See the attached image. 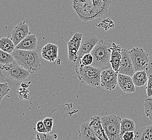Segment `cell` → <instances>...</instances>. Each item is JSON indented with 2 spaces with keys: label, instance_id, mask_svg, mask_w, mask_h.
Here are the masks:
<instances>
[{
  "label": "cell",
  "instance_id": "obj_32",
  "mask_svg": "<svg viewBox=\"0 0 152 140\" xmlns=\"http://www.w3.org/2000/svg\"><path fill=\"white\" fill-rule=\"evenodd\" d=\"M135 137L134 131H127L122 136L123 140H134Z\"/></svg>",
  "mask_w": 152,
  "mask_h": 140
},
{
  "label": "cell",
  "instance_id": "obj_9",
  "mask_svg": "<svg viewBox=\"0 0 152 140\" xmlns=\"http://www.w3.org/2000/svg\"><path fill=\"white\" fill-rule=\"evenodd\" d=\"M99 41V38L92 33L88 32L83 34L80 47L78 53V61L85 54L90 53Z\"/></svg>",
  "mask_w": 152,
  "mask_h": 140
},
{
  "label": "cell",
  "instance_id": "obj_6",
  "mask_svg": "<svg viewBox=\"0 0 152 140\" xmlns=\"http://www.w3.org/2000/svg\"><path fill=\"white\" fill-rule=\"evenodd\" d=\"M120 117L112 114L101 117L102 128L109 140H120L121 136V122Z\"/></svg>",
  "mask_w": 152,
  "mask_h": 140
},
{
  "label": "cell",
  "instance_id": "obj_23",
  "mask_svg": "<svg viewBox=\"0 0 152 140\" xmlns=\"http://www.w3.org/2000/svg\"><path fill=\"white\" fill-rule=\"evenodd\" d=\"M135 140H149V125L142 127L137 131Z\"/></svg>",
  "mask_w": 152,
  "mask_h": 140
},
{
  "label": "cell",
  "instance_id": "obj_18",
  "mask_svg": "<svg viewBox=\"0 0 152 140\" xmlns=\"http://www.w3.org/2000/svg\"><path fill=\"white\" fill-rule=\"evenodd\" d=\"M78 134L79 140H99L88 122L82 123L79 128Z\"/></svg>",
  "mask_w": 152,
  "mask_h": 140
},
{
  "label": "cell",
  "instance_id": "obj_17",
  "mask_svg": "<svg viewBox=\"0 0 152 140\" xmlns=\"http://www.w3.org/2000/svg\"><path fill=\"white\" fill-rule=\"evenodd\" d=\"M38 44L36 36L30 34L16 47V49L26 51H36Z\"/></svg>",
  "mask_w": 152,
  "mask_h": 140
},
{
  "label": "cell",
  "instance_id": "obj_24",
  "mask_svg": "<svg viewBox=\"0 0 152 140\" xmlns=\"http://www.w3.org/2000/svg\"><path fill=\"white\" fill-rule=\"evenodd\" d=\"M145 113L146 117L152 122V99L147 98L144 103Z\"/></svg>",
  "mask_w": 152,
  "mask_h": 140
},
{
  "label": "cell",
  "instance_id": "obj_20",
  "mask_svg": "<svg viewBox=\"0 0 152 140\" xmlns=\"http://www.w3.org/2000/svg\"><path fill=\"white\" fill-rule=\"evenodd\" d=\"M0 49L4 52L12 54L16 50V46L11 38L3 37L0 40Z\"/></svg>",
  "mask_w": 152,
  "mask_h": 140
},
{
  "label": "cell",
  "instance_id": "obj_1",
  "mask_svg": "<svg viewBox=\"0 0 152 140\" xmlns=\"http://www.w3.org/2000/svg\"><path fill=\"white\" fill-rule=\"evenodd\" d=\"M72 7L79 18L88 22L106 14L112 0H72Z\"/></svg>",
  "mask_w": 152,
  "mask_h": 140
},
{
  "label": "cell",
  "instance_id": "obj_8",
  "mask_svg": "<svg viewBox=\"0 0 152 140\" xmlns=\"http://www.w3.org/2000/svg\"><path fill=\"white\" fill-rule=\"evenodd\" d=\"M119 73L111 67L102 70L100 76L101 87L107 90H114L117 88Z\"/></svg>",
  "mask_w": 152,
  "mask_h": 140
},
{
  "label": "cell",
  "instance_id": "obj_26",
  "mask_svg": "<svg viewBox=\"0 0 152 140\" xmlns=\"http://www.w3.org/2000/svg\"><path fill=\"white\" fill-rule=\"evenodd\" d=\"M78 61L79 63L84 66H91L94 63V57L91 53L85 54Z\"/></svg>",
  "mask_w": 152,
  "mask_h": 140
},
{
  "label": "cell",
  "instance_id": "obj_2",
  "mask_svg": "<svg viewBox=\"0 0 152 140\" xmlns=\"http://www.w3.org/2000/svg\"><path fill=\"white\" fill-rule=\"evenodd\" d=\"M0 71L1 82H7L14 87L20 86L30 74L23 67L18 64L17 61L10 64L1 65Z\"/></svg>",
  "mask_w": 152,
  "mask_h": 140
},
{
  "label": "cell",
  "instance_id": "obj_11",
  "mask_svg": "<svg viewBox=\"0 0 152 140\" xmlns=\"http://www.w3.org/2000/svg\"><path fill=\"white\" fill-rule=\"evenodd\" d=\"M135 73L129 51L123 49L121 51V60L118 73L132 77Z\"/></svg>",
  "mask_w": 152,
  "mask_h": 140
},
{
  "label": "cell",
  "instance_id": "obj_5",
  "mask_svg": "<svg viewBox=\"0 0 152 140\" xmlns=\"http://www.w3.org/2000/svg\"><path fill=\"white\" fill-rule=\"evenodd\" d=\"M75 71L79 81L91 87L100 89L102 70L91 66H84L78 63L75 67Z\"/></svg>",
  "mask_w": 152,
  "mask_h": 140
},
{
  "label": "cell",
  "instance_id": "obj_21",
  "mask_svg": "<svg viewBox=\"0 0 152 140\" xmlns=\"http://www.w3.org/2000/svg\"><path fill=\"white\" fill-rule=\"evenodd\" d=\"M135 129V124L133 120L129 118H124L121 122V136L127 131H134Z\"/></svg>",
  "mask_w": 152,
  "mask_h": 140
},
{
  "label": "cell",
  "instance_id": "obj_14",
  "mask_svg": "<svg viewBox=\"0 0 152 140\" xmlns=\"http://www.w3.org/2000/svg\"><path fill=\"white\" fill-rule=\"evenodd\" d=\"M118 85L123 92L127 93H133L135 92V86L131 77L122 74H118Z\"/></svg>",
  "mask_w": 152,
  "mask_h": 140
},
{
  "label": "cell",
  "instance_id": "obj_3",
  "mask_svg": "<svg viewBox=\"0 0 152 140\" xmlns=\"http://www.w3.org/2000/svg\"><path fill=\"white\" fill-rule=\"evenodd\" d=\"M18 64L23 67L30 74H35L43 65L42 58L36 51L16 49L12 54Z\"/></svg>",
  "mask_w": 152,
  "mask_h": 140
},
{
  "label": "cell",
  "instance_id": "obj_15",
  "mask_svg": "<svg viewBox=\"0 0 152 140\" xmlns=\"http://www.w3.org/2000/svg\"><path fill=\"white\" fill-rule=\"evenodd\" d=\"M89 124L99 140H109L102 128L100 117L98 115H94L92 117L90 120Z\"/></svg>",
  "mask_w": 152,
  "mask_h": 140
},
{
  "label": "cell",
  "instance_id": "obj_25",
  "mask_svg": "<svg viewBox=\"0 0 152 140\" xmlns=\"http://www.w3.org/2000/svg\"><path fill=\"white\" fill-rule=\"evenodd\" d=\"M0 89H1V101L6 96H8L10 92V88L9 85L6 82H1L0 83Z\"/></svg>",
  "mask_w": 152,
  "mask_h": 140
},
{
  "label": "cell",
  "instance_id": "obj_10",
  "mask_svg": "<svg viewBox=\"0 0 152 140\" xmlns=\"http://www.w3.org/2000/svg\"><path fill=\"white\" fill-rule=\"evenodd\" d=\"M83 36V34L81 32H76L67 43L68 58L69 61L72 63L78 61V53L80 47Z\"/></svg>",
  "mask_w": 152,
  "mask_h": 140
},
{
  "label": "cell",
  "instance_id": "obj_12",
  "mask_svg": "<svg viewBox=\"0 0 152 140\" xmlns=\"http://www.w3.org/2000/svg\"><path fill=\"white\" fill-rule=\"evenodd\" d=\"M29 34V26L25 21H21L12 30L10 38L16 47Z\"/></svg>",
  "mask_w": 152,
  "mask_h": 140
},
{
  "label": "cell",
  "instance_id": "obj_30",
  "mask_svg": "<svg viewBox=\"0 0 152 140\" xmlns=\"http://www.w3.org/2000/svg\"><path fill=\"white\" fill-rule=\"evenodd\" d=\"M147 96L148 98H151L152 96V74L148 76V79L146 87Z\"/></svg>",
  "mask_w": 152,
  "mask_h": 140
},
{
  "label": "cell",
  "instance_id": "obj_19",
  "mask_svg": "<svg viewBox=\"0 0 152 140\" xmlns=\"http://www.w3.org/2000/svg\"><path fill=\"white\" fill-rule=\"evenodd\" d=\"M134 84L136 87H142L146 84L148 82V77L146 71H140L134 73L132 77Z\"/></svg>",
  "mask_w": 152,
  "mask_h": 140
},
{
  "label": "cell",
  "instance_id": "obj_4",
  "mask_svg": "<svg viewBox=\"0 0 152 140\" xmlns=\"http://www.w3.org/2000/svg\"><path fill=\"white\" fill-rule=\"evenodd\" d=\"M111 47L112 44L104 39L100 40L90 53L94 57L91 66L102 70L111 67Z\"/></svg>",
  "mask_w": 152,
  "mask_h": 140
},
{
  "label": "cell",
  "instance_id": "obj_29",
  "mask_svg": "<svg viewBox=\"0 0 152 140\" xmlns=\"http://www.w3.org/2000/svg\"><path fill=\"white\" fill-rule=\"evenodd\" d=\"M44 125L47 129L48 133H49L52 131L53 126V119L51 117H46L43 120Z\"/></svg>",
  "mask_w": 152,
  "mask_h": 140
},
{
  "label": "cell",
  "instance_id": "obj_28",
  "mask_svg": "<svg viewBox=\"0 0 152 140\" xmlns=\"http://www.w3.org/2000/svg\"><path fill=\"white\" fill-rule=\"evenodd\" d=\"M18 96L19 98L22 100H28L30 99V95L29 94V90L28 89L19 88L18 92Z\"/></svg>",
  "mask_w": 152,
  "mask_h": 140
},
{
  "label": "cell",
  "instance_id": "obj_33",
  "mask_svg": "<svg viewBox=\"0 0 152 140\" xmlns=\"http://www.w3.org/2000/svg\"><path fill=\"white\" fill-rule=\"evenodd\" d=\"M30 84H31V82H23L20 84V87L22 88L28 89L29 87Z\"/></svg>",
  "mask_w": 152,
  "mask_h": 140
},
{
  "label": "cell",
  "instance_id": "obj_7",
  "mask_svg": "<svg viewBox=\"0 0 152 140\" xmlns=\"http://www.w3.org/2000/svg\"><path fill=\"white\" fill-rule=\"evenodd\" d=\"M129 51L135 72L140 71H147L148 70L150 59L148 53L139 47H133Z\"/></svg>",
  "mask_w": 152,
  "mask_h": 140
},
{
  "label": "cell",
  "instance_id": "obj_16",
  "mask_svg": "<svg viewBox=\"0 0 152 140\" xmlns=\"http://www.w3.org/2000/svg\"><path fill=\"white\" fill-rule=\"evenodd\" d=\"M122 49L120 45H117L115 43L112 44L110 64L112 68L118 73L121 60Z\"/></svg>",
  "mask_w": 152,
  "mask_h": 140
},
{
  "label": "cell",
  "instance_id": "obj_34",
  "mask_svg": "<svg viewBox=\"0 0 152 140\" xmlns=\"http://www.w3.org/2000/svg\"><path fill=\"white\" fill-rule=\"evenodd\" d=\"M149 140H152V125H149Z\"/></svg>",
  "mask_w": 152,
  "mask_h": 140
},
{
  "label": "cell",
  "instance_id": "obj_35",
  "mask_svg": "<svg viewBox=\"0 0 152 140\" xmlns=\"http://www.w3.org/2000/svg\"><path fill=\"white\" fill-rule=\"evenodd\" d=\"M151 99H152V97H151Z\"/></svg>",
  "mask_w": 152,
  "mask_h": 140
},
{
  "label": "cell",
  "instance_id": "obj_13",
  "mask_svg": "<svg viewBox=\"0 0 152 140\" xmlns=\"http://www.w3.org/2000/svg\"><path fill=\"white\" fill-rule=\"evenodd\" d=\"M42 58L51 63H54L58 57V47L56 44L48 43L41 50Z\"/></svg>",
  "mask_w": 152,
  "mask_h": 140
},
{
  "label": "cell",
  "instance_id": "obj_31",
  "mask_svg": "<svg viewBox=\"0 0 152 140\" xmlns=\"http://www.w3.org/2000/svg\"><path fill=\"white\" fill-rule=\"evenodd\" d=\"M36 131L37 133H44V134H48L47 131V128L44 125L43 121H39L36 124Z\"/></svg>",
  "mask_w": 152,
  "mask_h": 140
},
{
  "label": "cell",
  "instance_id": "obj_22",
  "mask_svg": "<svg viewBox=\"0 0 152 140\" xmlns=\"http://www.w3.org/2000/svg\"><path fill=\"white\" fill-rule=\"evenodd\" d=\"M16 62L14 57L12 54L4 52L0 50V64L1 65H7L12 64Z\"/></svg>",
  "mask_w": 152,
  "mask_h": 140
},
{
  "label": "cell",
  "instance_id": "obj_27",
  "mask_svg": "<svg viewBox=\"0 0 152 140\" xmlns=\"http://www.w3.org/2000/svg\"><path fill=\"white\" fill-rule=\"evenodd\" d=\"M57 138L58 136L56 134L49 135L37 133L36 134L35 140H57Z\"/></svg>",
  "mask_w": 152,
  "mask_h": 140
}]
</instances>
